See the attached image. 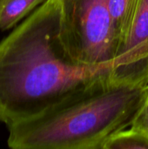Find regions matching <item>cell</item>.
<instances>
[{"mask_svg":"<svg viewBox=\"0 0 148 149\" xmlns=\"http://www.w3.org/2000/svg\"><path fill=\"white\" fill-rule=\"evenodd\" d=\"M143 87H124L106 77L72 93L41 113L7 126L12 149H102L131 126Z\"/></svg>","mask_w":148,"mask_h":149,"instance_id":"2","label":"cell"},{"mask_svg":"<svg viewBox=\"0 0 148 149\" xmlns=\"http://www.w3.org/2000/svg\"><path fill=\"white\" fill-rule=\"evenodd\" d=\"M46 0H0V31L16 27Z\"/></svg>","mask_w":148,"mask_h":149,"instance_id":"6","label":"cell"},{"mask_svg":"<svg viewBox=\"0 0 148 149\" xmlns=\"http://www.w3.org/2000/svg\"><path fill=\"white\" fill-rule=\"evenodd\" d=\"M102 149H148V138L129 127L111 135Z\"/></svg>","mask_w":148,"mask_h":149,"instance_id":"7","label":"cell"},{"mask_svg":"<svg viewBox=\"0 0 148 149\" xmlns=\"http://www.w3.org/2000/svg\"><path fill=\"white\" fill-rule=\"evenodd\" d=\"M59 27L58 0H46L0 41V122L6 127L112 77L113 66L74 63L63 46Z\"/></svg>","mask_w":148,"mask_h":149,"instance_id":"1","label":"cell"},{"mask_svg":"<svg viewBox=\"0 0 148 149\" xmlns=\"http://www.w3.org/2000/svg\"><path fill=\"white\" fill-rule=\"evenodd\" d=\"M59 35L69 58L87 68L113 66L118 46L109 0H58Z\"/></svg>","mask_w":148,"mask_h":149,"instance_id":"3","label":"cell"},{"mask_svg":"<svg viewBox=\"0 0 148 149\" xmlns=\"http://www.w3.org/2000/svg\"><path fill=\"white\" fill-rule=\"evenodd\" d=\"M130 127L148 138V84L143 87L142 100Z\"/></svg>","mask_w":148,"mask_h":149,"instance_id":"8","label":"cell"},{"mask_svg":"<svg viewBox=\"0 0 148 149\" xmlns=\"http://www.w3.org/2000/svg\"><path fill=\"white\" fill-rule=\"evenodd\" d=\"M138 2L139 0H109V10L118 46L117 53L127 36Z\"/></svg>","mask_w":148,"mask_h":149,"instance_id":"5","label":"cell"},{"mask_svg":"<svg viewBox=\"0 0 148 149\" xmlns=\"http://www.w3.org/2000/svg\"><path fill=\"white\" fill-rule=\"evenodd\" d=\"M112 80L117 86L148 84V0H139L127 36L113 62Z\"/></svg>","mask_w":148,"mask_h":149,"instance_id":"4","label":"cell"}]
</instances>
